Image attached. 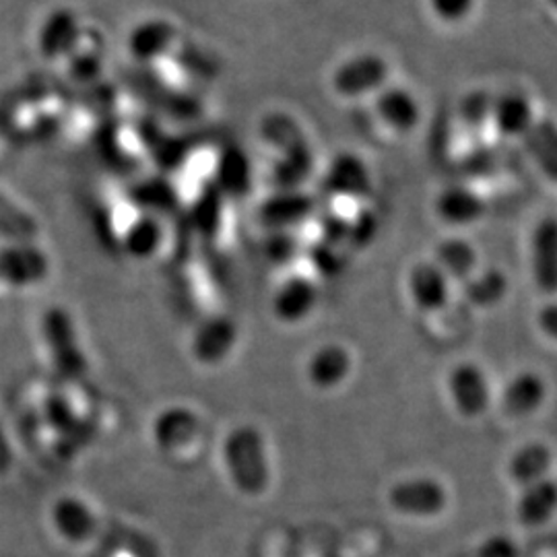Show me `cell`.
Returning a JSON list of instances; mask_svg holds the SVG:
<instances>
[{"label":"cell","mask_w":557,"mask_h":557,"mask_svg":"<svg viewBox=\"0 0 557 557\" xmlns=\"http://www.w3.org/2000/svg\"><path fill=\"white\" fill-rule=\"evenodd\" d=\"M225 462L234 485L244 494H262L269 481V465L262 436L255 428H239L225 442Z\"/></svg>","instance_id":"obj_1"},{"label":"cell","mask_w":557,"mask_h":557,"mask_svg":"<svg viewBox=\"0 0 557 557\" xmlns=\"http://www.w3.org/2000/svg\"><path fill=\"white\" fill-rule=\"evenodd\" d=\"M446 391L460 418L479 419L494 405V388L490 376L473 361H460L448 372Z\"/></svg>","instance_id":"obj_2"},{"label":"cell","mask_w":557,"mask_h":557,"mask_svg":"<svg viewBox=\"0 0 557 557\" xmlns=\"http://www.w3.org/2000/svg\"><path fill=\"white\" fill-rule=\"evenodd\" d=\"M391 66L374 52H361L343 60L333 73V91L345 100H361L376 96L388 85Z\"/></svg>","instance_id":"obj_3"},{"label":"cell","mask_w":557,"mask_h":557,"mask_svg":"<svg viewBox=\"0 0 557 557\" xmlns=\"http://www.w3.org/2000/svg\"><path fill=\"white\" fill-rule=\"evenodd\" d=\"M388 504L403 517L436 518L446 512L450 496L440 479L411 478L391 487Z\"/></svg>","instance_id":"obj_4"},{"label":"cell","mask_w":557,"mask_h":557,"mask_svg":"<svg viewBox=\"0 0 557 557\" xmlns=\"http://www.w3.org/2000/svg\"><path fill=\"white\" fill-rule=\"evenodd\" d=\"M490 103V119L502 139L533 137L537 128V106L527 91L510 87Z\"/></svg>","instance_id":"obj_5"},{"label":"cell","mask_w":557,"mask_h":557,"mask_svg":"<svg viewBox=\"0 0 557 557\" xmlns=\"http://www.w3.org/2000/svg\"><path fill=\"white\" fill-rule=\"evenodd\" d=\"M549 397V384L535 370H522L508 380L498 398L499 411L508 419L533 418Z\"/></svg>","instance_id":"obj_6"},{"label":"cell","mask_w":557,"mask_h":557,"mask_svg":"<svg viewBox=\"0 0 557 557\" xmlns=\"http://www.w3.org/2000/svg\"><path fill=\"white\" fill-rule=\"evenodd\" d=\"M450 285L453 281L444 275L434 260L419 262L407 277L409 298L423 314H436L448 306Z\"/></svg>","instance_id":"obj_7"},{"label":"cell","mask_w":557,"mask_h":557,"mask_svg":"<svg viewBox=\"0 0 557 557\" xmlns=\"http://www.w3.org/2000/svg\"><path fill=\"white\" fill-rule=\"evenodd\" d=\"M374 110L380 122L398 135L413 133L423 119L418 96L411 89L397 85H386L380 89L374 100Z\"/></svg>","instance_id":"obj_8"},{"label":"cell","mask_w":557,"mask_h":557,"mask_svg":"<svg viewBox=\"0 0 557 557\" xmlns=\"http://www.w3.org/2000/svg\"><path fill=\"white\" fill-rule=\"evenodd\" d=\"M44 333L60 372H64L66 376H77L83 370V356L73 320L69 319L64 310L52 308L44 317Z\"/></svg>","instance_id":"obj_9"},{"label":"cell","mask_w":557,"mask_h":557,"mask_svg":"<svg viewBox=\"0 0 557 557\" xmlns=\"http://www.w3.org/2000/svg\"><path fill=\"white\" fill-rule=\"evenodd\" d=\"M531 275L543 296H557L556 218H545L531 234Z\"/></svg>","instance_id":"obj_10"},{"label":"cell","mask_w":557,"mask_h":557,"mask_svg":"<svg viewBox=\"0 0 557 557\" xmlns=\"http://www.w3.org/2000/svg\"><path fill=\"white\" fill-rule=\"evenodd\" d=\"M554 465H556L554 448L545 442L535 440L518 446L517 450L510 455L506 462V475L512 481L515 487L522 490L537 481L552 478Z\"/></svg>","instance_id":"obj_11"},{"label":"cell","mask_w":557,"mask_h":557,"mask_svg":"<svg viewBox=\"0 0 557 557\" xmlns=\"http://www.w3.org/2000/svg\"><path fill=\"white\" fill-rule=\"evenodd\" d=\"M556 517L557 479L554 475L520 490L515 504V518L522 529H543Z\"/></svg>","instance_id":"obj_12"},{"label":"cell","mask_w":557,"mask_h":557,"mask_svg":"<svg viewBox=\"0 0 557 557\" xmlns=\"http://www.w3.org/2000/svg\"><path fill=\"white\" fill-rule=\"evenodd\" d=\"M487 202L469 186H450L440 193L436 213L450 227H471L483 220Z\"/></svg>","instance_id":"obj_13"},{"label":"cell","mask_w":557,"mask_h":557,"mask_svg":"<svg viewBox=\"0 0 557 557\" xmlns=\"http://www.w3.org/2000/svg\"><path fill=\"white\" fill-rule=\"evenodd\" d=\"M174 40L176 27L170 21H143L128 36V52L139 62H153L170 52Z\"/></svg>","instance_id":"obj_14"},{"label":"cell","mask_w":557,"mask_h":557,"mask_svg":"<svg viewBox=\"0 0 557 557\" xmlns=\"http://www.w3.org/2000/svg\"><path fill=\"white\" fill-rule=\"evenodd\" d=\"M79 21L71 11H57L44 23L40 50L46 59L71 57L79 44Z\"/></svg>","instance_id":"obj_15"},{"label":"cell","mask_w":557,"mask_h":557,"mask_svg":"<svg viewBox=\"0 0 557 557\" xmlns=\"http://www.w3.org/2000/svg\"><path fill=\"white\" fill-rule=\"evenodd\" d=\"M326 186L331 193L341 197H363L372 188V176L366 163L356 156H338L333 160L329 174H326Z\"/></svg>","instance_id":"obj_16"},{"label":"cell","mask_w":557,"mask_h":557,"mask_svg":"<svg viewBox=\"0 0 557 557\" xmlns=\"http://www.w3.org/2000/svg\"><path fill=\"white\" fill-rule=\"evenodd\" d=\"M351 374V358L347 349L326 345L317 349L308 363V379L317 388H335Z\"/></svg>","instance_id":"obj_17"},{"label":"cell","mask_w":557,"mask_h":557,"mask_svg":"<svg viewBox=\"0 0 557 557\" xmlns=\"http://www.w3.org/2000/svg\"><path fill=\"white\" fill-rule=\"evenodd\" d=\"M434 262L453 283H467L478 273V250L465 239H446L440 244Z\"/></svg>","instance_id":"obj_18"},{"label":"cell","mask_w":557,"mask_h":557,"mask_svg":"<svg viewBox=\"0 0 557 557\" xmlns=\"http://www.w3.org/2000/svg\"><path fill=\"white\" fill-rule=\"evenodd\" d=\"M317 304V287L304 277L285 281L275 296V312L285 322H298L310 314Z\"/></svg>","instance_id":"obj_19"},{"label":"cell","mask_w":557,"mask_h":557,"mask_svg":"<svg viewBox=\"0 0 557 557\" xmlns=\"http://www.w3.org/2000/svg\"><path fill=\"white\" fill-rule=\"evenodd\" d=\"M48 273V260L40 250H9L0 255V278L15 283V285H27L36 283L46 277Z\"/></svg>","instance_id":"obj_20"},{"label":"cell","mask_w":557,"mask_h":557,"mask_svg":"<svg viewBox=\"0 0 557 557\" xmlns=\"http://www.w3.org/2000/svg\"><path fill=\"white\" fill-rule=\"evenodd\" d=\"M52 520L60 535L75 543L91 537L96 529L94 512L77 498L60 499L52 512Z\"/></svg>","instance_id":"obj_21"},{"label":"cell","mask_w":557,"mask_h":557,"mask_svg":"<svg viewBox=\"0 0 557 557\" xmlns=\"http://www.w3.org/2000/svg\"><path fill=\"white\" fill-rule=\"evenodd\" d=\"M508 289H510L508 277L498 269L478 271L465 283V294L469 304L481 310H492L499 306L508 296Z\"/></svg>","instance_id":"obj_22"},{"label":"cell","mask_w":557,"mask_h":557,"mask_svg":"<svg viewBox=\"0 0 557 557\" xmlns=\"http://www.w3.org/2000/svg\"><path fill=\"white\" fill-rule=\"evenodd\" d=\"M236 341L234 329L230 322L218 320L202 326L195 338V356L202 363H215L230 354Z\"/></svg>","instance_id":"obj_23"},{"label":"cell","mask_w":557,"mask_h":557,"mask_svg":"<svg viewBox=\"0 0 557 557\" xmlns=\"http://www.w3.org/2000/svg\"><path fill=\"white\" fill-rule=\"evenodd\" d=\"M163 239V230L156 218H140L131 225V230L124 236V244L128 255L137 259H147L156 255Z\"/></svg>","instance_id":"obj_24"},{"label":"cell","mask_w":557,"mask_h":557,"mask_svg":"<svg viewBox=\"0 0 557 557\" xmlns=\"http://www.w3.org/2000/svg\"><path fill=\"white\" fill-rule=\"evenodd\" d=\"M428 7L440 23L460 25L475 15L479 0H428Z\"/></svg>","instance_id":"obj_25"},{"label":"cell","mask_w":557,"mask_h":557,"mask_svg":"<svg viewBox=\"0 0 557 557\" xmlns=\"http://www.w3.org/2000/svg\"><path fill=\"white\" fill-rule=\"evenodd\" d=\"M478 557H520V545L506 533H496L479 543Z\"/></svg>","instance_id":"obj_26"},{"label":"cell","mask_w":557,"mask_h":557,"mask_svg":"<svg viewBox=\"0 0 557 557\" xmlns=\"http://www.w3.org/2000/svg\"><path fill=\"white\" fill-rule=\"evenodd\" d=\"M537 329L545 337L557 343V299L539 308Z\"/></svg>","instance_id":"obj_27"},{"label":"cell","mask_w":557,"mask_h":557,"mask_svg":"<svg viewBox=\"0 0 557 557\" xmlns=\"http://www.w3.org/2000/svg\"><path fill=\"white\" fill-rule=\"evenodd\" d=\"M11 462H13L11 444H9V440H7V436H4L2 430H0V473H4V471L11 467Z\"/></svg>","instance_id":"obj_28"}]
</instances>
